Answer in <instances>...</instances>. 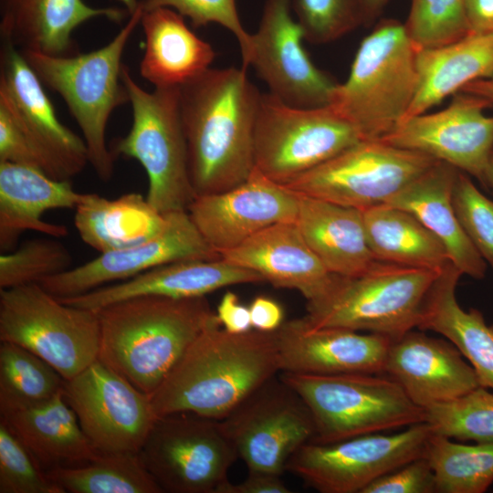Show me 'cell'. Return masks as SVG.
Here are the masks:
<instances>
[{"label":"cell","mask_w":493,"mask_h":493,"mask_svg":"<svg viewBox=\"0 0 493 493\" xmlns=\"http://www.w3.org/2000/svg\"><path fill=\"white\" fill-rule=\"evenodd\" d=\"M484 185L489 187L493 192V148L489 153L486 167Z\"/></svg>","instance_id":"obj_53"},{"label":"cell","mask_w":493,"mask_h":493,"mask_svg":"<svg viewBox=\"0 0 493 493\" xmlns=\"http://www.w3.org/2000/svg\"><path fill=\"white\" fill-rule=\"evenodd\" d=\"M63 493H163L139 453H99L79 466L47 471Z\"/></svg>","instance_id":"obj_35"},{"label":"cell","mask_w":493,"mask_h":493,"mask_svg":"<svg viewBox=\"0 0 493 493\" xmlns=\"http://www.w3.org/2000/svg\"><path fill=\"white\" fill-rule=\"evenodd\" d=\"M205 240L219 253L278 223H294L298 195L256 169L226 191L196 196L187 209Z\"/></svg>","instance_id":"obj_20"},{"label":"cell","mask_w":493,"mask_h":493,"mask_svg":"<svg viewBox=\"0 0 493 493\" xmlns=\"http://www.w3.org/2000/svg\"><path fill=\"white\" fill-rule=\"evenodd\" d=\"M261 94L235 67L209 68L179 88L180 116L195 197L234 188L255 170Z\"/></svg>","instance_id":"obj_1"},{"label":"cell","mask_w":493,"mask_h":493,"mask_svg":"<svg viewBox=\"0 0 493 493\" xmlns=\"http://www.w3.org/2000/svg\"><path fill=\"white\" fill-rule=\"evenodd\" d=\"M219 421L248 470L280 476L291 456L316 434L309 406L280 372Z\"/></svg>","instance_id":"obj_13"},{"label":"cell","mask_w":493,"mask_h":493,"mask_svg":"<svg viewBox=\"0 0 493 493\" xmlns=\"http://www.w3.org/2000/svg\"><path fill=\"white\" fill-rule=\"evenodd\" d=\"M391 0H361L364 24H371L383 12L386 5Z\"/></svg>","instance_id":"obj_52"},{"label":"cell","mask_w":493,"mask_h":493,"mask_svg":"<svg viewBox=\"0 0 493 493\" xmlns=\"http://www.w3.org/2000/svg\"><path fill=\"white\" fill-rule=\"evenodd\" d=\"M462 273L452 264L440 271L425 299L417 326L454 344L473 367L480 386L493 392V325L477 309L465 310L456 288Z\"/></svg>","instance_id":"obj_30"},{"label":"cell","mask_w":493,"mask_h":493,"mask_svg":"<svg viewBox=\"0 0 493 493\" xmlns=\"http://www.w3.org/2000/svg\"><path fill=\"white\" fill-rule=\"evenodd\" d=\"M297 195L295 223L330 274L358 275L376 261L367 242L362 210L305 194Z\"/></svg>","instance_id":"obj_28"},{"label":"cell","mask_w":493,"mask_h":493,"mask_svg":"<svg viewBox=\"0 0 493 493\" xmlns=\"http://www.w3.org/2000/svg\"><path fill=\"white\" fill-rule=\"evenodd\" d=\"M302 39L303 31L292 16L291 0H267L258 28L252 34L249 66L269 93L288 105H329L339 83L315 66Z\"/></svg>","instance_id":"obj_16"},{"label":"cell","mask_w":493,"mask_h":493,"mask_svg":"<svg viewBox=\"0 0 493 493\" xmlns=\"http://www.w3.org/2000/svg\"><path fill=\"white\" fill-rule=\"evenodd\" d=\"M0 162L33 167L47 174L40 153L3 105H0Z\"/></svg>","instance_id":"obj_46"},{"label":"cell","mask_w":493,"mask_h":493,"mask_svg":"<svg viewBox=\"0 0 493 493\" xmlns=\"http://www.w3.org/2000/svg\"><path fill=\"white\" fill-rule=\"evenodd\" d=\"M84 194L69 180L54 179L38 169L0 162V248L14 249L20 236L33 230L56 238L68 235L63 225L43 220L54 209H75Z\"/></svg>","instance_id":"obj_26"},{"label":"cell","mask_w":493,"mask_h":493,"mask_svg":"<svg viewBox=\"0 0 493 493\" xmlns=\"http://www.w3.org/2000/svg\"><path fill=\"white\" fill-rule=\"evenodd\" d=\"M248 307L254 330L273 332L284 322L282 307L268 297L257 296Z\"/></svg>","instance_id":"obj_49"},{"label":"cell","mask_w":493,"mask_h":493,"mask_svg":"<svg viewBox=\"0 0 493 493\" xmlns=\"http://www.w3.org/2000/svg\"><path fill=\"white\" fill-rule=\"evenodd\" d=\"M404 26L417 49L444 46L470 34L465 0H412Z\"/></svg>","instance_id":"obj_40"},{"label":"cell","mask_w":493,"mask_h":493,"mask_svg":"<svg viewBox=\"0 0 493 493\" xmlns=\"http://www.w3.org/2000/svg\"><path fill=\"white\" fill-rule=\"evenodd\" d=\"M145 37L141 76L154 88H180L210 68L213 47L197 37L173 9L143 10Z\"/></svg>","instance_id":"obj_29"},{"label":"cell","mask_w":493,"mask_h":493,"mask_svg":"<svg viewBox=\"0 0 493 493\" xmlns=\"http://www.w3.org/2000/svg\"><path fill=\"white\" fill-rule=\"evenodd\" d=\"M220 254L205 240L188 211L169 214L167 226L154 237L44 278L40 284L58 299L83 295L110 282L126 280L156 267L187 259H215Z\"/></svg>","instance_id":"obj_19"},{"label":"cell","mask_w":493,"mask_h":493,"mask_svg":"<svg viewBox=\"0 0 493 493\" xmlns=\"http://www.w3.org/2000/svg\"><path fill=\"white\" fill-rule=\"evenodd\" d=\"M219 254L228 262L256 271L274 287L298 290L307 301L320 297L333 278L295 222L272 225Z\"/></svg>","instance_id":"obj_24"},{"label":"cell","mask_w":493,"mask_h":493,"mask_svg":"<svg viewBox=\"0 0 493 493\" xmlns=\"http://www.w3.org/2000/svg\"><path fill=\"white\" fill-rule=\"evenodd\" d=\"M362 140L330 104L295 107L262 93L254 132L255 169L285 185Z\"/></svg>","instance_id":"obj_10"},{"label":"cell","mask_w":493,"mask_h":493,"mask_svg":"<svg viewBox=\"0 0 493 493\" xmlns=\"http://www.w3.org/2000/svg\"><path fill=\"white\" fill-rule=\"evenodd\" d=\"M436 162L381 140H362L283 186L362 211L387 203Z\"/></svg>","instance_id":"obj_12"},{"label":"cell","mask_w":493,"mask_h":493,"mask_svg":"<svg viewBox=\"0 0 493 493\" xmlns=\"http://www.w3.org/2000/svg\"><path fill=\"white\" fill-rule=\"evenodd\" d=\"M425 457L437 493H483L493 484V441L463 445L433 433Z\"/></svg>","instance_id":"obj_37"},{"label":"cell","mask_w":493,"mask_h":493,"mask_svg":"<svg viewBox=\"0 0 493 493\" xmlns=\"http://www.w3.org/2000/svg\"><path fill=\"white\" fill-rule=\"evenodd\" d=\"M65 379L48 362L12 342L0 344V415L45 403L62 392Z\"/></svg>","instance_id":"obj_36"},{"label":"cell","mask_w":493,"mask_h":493,"mask_svg":"<svg viewBox=\"0 0 493 493\" xmlns=\"http://www.w3.org/2000/svg\"><path fill=\"white\" fill-rule=\"evenodd\" d=\"M143 10L167 7L188 17L194 27L215 23L230 31L237 40L242 68H247L252 53V34L243 26L236 0H142Z\"/></svg>","instance_id":"obj_44"},{"label":"cell","mask_w":493,"mask_h":493,"mask_svg":"<svg viewBox=\"0 0 493 493\" xmlns=\"http://www.w3.org/2000/svg\"><path fill=\"white\" fill-rule=\"evenodd\" d=\"M302 397L315 423L313 443L328 444L425 422L414 404L386 374L311 375L281 372Z\"/></svg>","instance_id":"obj_7"},{"label":"cell","mask_w":493,"mask_h":493,"mask_svg":"<svg viewBox=\"0 0 493 493\" xmlns=\"http://www.w3.org/2000/svg\"><path fill=\"white\" fill-rule=\"evenodd\" d=\"M417 47L404 24L382 20L361 42L330 105L362 140H382L404 120L415 96Z\"/></svg>","instance_id":"obj_4"},{"label":"cell","mask_w":493,"mask_h":493,"mask_svg":"<svg viewBox=\"0 0 493 493\" xmlns=\"http://www.w3.org/2000/svg\"><path fill=\"white\" fill-rule=\"evenodd\" d=\"M0 341L28 350L68 381L98 359V312L64 303L38 283L1 288Z\"/></svg>","instance_id":"obj_9"},{"label":"cell","mask_w":493,"mask_h":493,"mask_svg":"<svg viewBox=\"0 0 493 493\" xmlns=\"http://www.w3.org/2000/svg\"><path fill=\"white\" fill-rule=\"evenodd\" d=\"M362 493H436L435 477L424 456L380 477Z\"/></svg>","instance_id":"obj_45"},{"label":"cell","mask_w":493,"mask_h":493,"mask_svg":"<svg viewBox=\"0 0 493 493\" xmlns=\"http://www.w3.org/2000/svg\"><path fill=\"white\" fill-rule=\"evenodd\" d=\"M276 336L281 372L311 375L384 374L392 341L376 333L313 328L303 318L284 321Z\"/></svg>","instance_id":"obj_21"},{"label":"cell","mask_w":493,"mask_h":493,"mask_svg":"<svg viewBox=\"0 0 493 493\" xmlns=\"http://www.w3.org/2000/svg\"><path fill=\"white\" fill-rule=\"evenodd\" d=\"M439 273L376 260L358 275H333L327 290L307 301L302 318L313 328H343L393 340L417 329Z\"/></svg>","instance_id":"obj_6"},{"label":"cell","mask_w":493,"mask_h":493,"mask_svg":"<svg viewBox=\"0 0 493 493\" xmlns=\"http://www.w3.org/2000/svg\"><path fill=\"white\" fill-rule=\"evenodd\" d=\"M0 62V105L35 145L47 174L69 180L79 173L89 163L86 143L58 120L43 83L22 52L3 42Z\"/></svg>","instance_id":"obj_18"},{"label":"cell","mask_w":493,"mask_h":493,"mask_svg":"<svg viewBox=\"0 0 493 493\" xmlns=\"http://www.w3.org/2000/svg\"><path fill=\"white\" fill-rule=\"evenodd\" d=\"M62 394L99 453H139L157 418L151 395L99 359L65 381Z\"/></svg>","instance_id":"obj_15"},{"label":"cell","mask_w":493,"mask_h":493,"mask_svg":"<svg viewBox=\"0 0 493 493\" xmlns=\"http://www.w3.org/2000/svg\"><path fill=\"white\" fill-rule=\"evenodd\" d=\"M416 66L417 89L404 121L427 112L470 82L493 77V33H470L444 46L417 49Z\"/></svg>","instance_id":"obj_32"},{"label":"cell","mask_w":493,"mask_h":493,"mask_svg":"<svg viewBox=\"0 0 493 493\" xmlns=\"http://www.w3.org/2000/svg\"><path fill=\"white\" fill-rule=\"evenodd\" d=\"M280 372L276 331L231 333L216 319L151 395L152 404L157 417L187 412L222 420Z\"/></svg>","instance_id":"obj_2"},{"label":"cell","mask_w":493,"mask_h":493,"mask_svg":"<svg viewBox=\"0 0 493 493\" xmlns=\"http://www.w3.org/2000/svg\"><path fill=\"white\" fill-rule=\"evenodd\" d=\"M0 14L3 42L51 56L77 54L72 33L86 21L102 16L120 23L129 15L123 7H93L83 0H0Z\"/></svg>","instance_id":"obj_25"},{"label":"cell","mask_w":493,"mask_h":493,"mask_svg":"<svg viewBox=\"0 0 493 493\" xmlns=\"http://www.w3.org/2000/svg\"><path fill=\"white\" fill-rule=\"evenodd\" d=\"M72 256L56 237L33 238L0 256V288L39 283L69 269Z\"/></svg>","instance_id":"obj_39"},{"label":"cell","mask_w":493,"mask_h":493,"mask_svg":"<svg viewBox=\"0 0 493 493\" xmlns=\"http://www.w3.org/2000/svg\"><path fill=\"white\" fill-rule=\"evenodd\" d=\"M139 455L163 493H216L238 458L219 420L187 412L157 417Z\"/></svg>","instance_id":"obj_11"},{"label":"cell","mask_w":493,"mask_h":493,"mask_svg":"<svg viewBox=\"0 0 493 493\" xmlns=\"http://www.w3.org/2000/svg\"><path fill=\"white\" fill-rule=\"evenodd\" d=\"M435 435L460 441H493V392L479 386L446 404L425 409Z\"/></svg>","instance_id":"obj_38"},{"label":"cell","mask_w":493,"mask_h":493,"mask_svg":"<svg viewBox=\"0 0 493 493\" xmlns=\"http://www.w3.org/2000/svg\"><path fill=\"white\" fill-rule=\"evenodd\" d=\"M97 312L100 326L98 359L149 395L217 319L205 297L139 296Z\"/></svg>","instance_id":"obj_3"},{"label":"cell","mask_w":493,"mask_h":493,"mask_svg":"<svg viewBox=\"0 0 493 493\" xmlns=\"http://www.w3.org/2000/svg\"><path fill=\"white\" fill-rule=\"evenodd\" d=\"M263 282H266L265 279L256 271L222 257L187 259L156 267L131 278L100 287L80 296L59 299L72 306L98 310L133 297H205L227 286Z\"/></svg>","instance_id":"obj_23"},{"label":"cell","mask_w":493,"mask_h":493,"mask_svg":"<svg viewBox=\"0 0 493 493\" xmlns=\"http://www.w3.org/2000/svg\"><path fill=\"white\" fill-rule=\"evenodd\" d=\"M453 205L465 233L493 269V201L477 188L467 173L458 171Z\"/></svg>","instance_id":"obj_43"},{"label":"cell","mask_w":493,"mask_h":493,"mask_svg":"<svg viewBox=\"0 0 493 493\" xmlns=\"http://www.w3.org/2000/svg\"><path fill=\"white\" fill-rule=\"evenodd\" d=\"M362 217L376 260L435 271L451 263L442 243L412 214L382 204L362 210Z\"/></svg>","instance_id":"obj_34"},{"label":"cell","mask_w":493,"mask_h":493,"mask_svg":"<svg viewBox=\"0 0 493 493\" xmlns=\"http://www.w3.org/2000/svg\"><path fill=\"white\" fill-rule=\"evenodd\" d=\"M304 39L314 44L334 41L364 24L361 0H291Z\"/></svg>","instance_id":"obj_41"},{"label":"cell","mask_w":493,"mask_h":493,"mask_svg":"<svg viewBox=\"0 0 493 493\" xmlns=\"http://www.w3.org/2000/svg\"><path fill=\"white\" fill-rule=\"evenodd\" d=\"M142 13L141 4L107 45L89 53L51 56L21 51L41 82L66 102L82 132L89 162L104 182L114 173L115 155L106 144L109 118L117 107L129 102L121 58Z\"/></svg>","instance_id":"obj_5"},{"label":"cell","mask_w":493,"mask_h":493,"mask_svg":"<svg viewBox=\"0 0 493 493\" xmlns=\"http://www.w3.org/2000/svg\"><path fill=\"white\" fill-rule=\"evenodd\" d=\"M280 475L248 470L247 477L238 484L229 480L222 484L216 493H290Z\"/></svg>","instance_id":"obj_47"},{"label":"cell","mask_w":493,"mask_h":493,"mask_svg":"<svg viewBox=\"0 0 493 493\" xmlns=\"http://www.w3.org/2000/svg\"><path fill=\"white\" fill-rule=\"evenodd\" d=\"M470 33H493V0H465Z\"/></svg>","instance_id":"obj_50"},{"label":"cell","mask_w":493,"mask_h":493,"mask_svg":"<svg viewBox=\"0 0 493 493\" xmlns=\"http://www.w3.org/2000/svg\"><path fill=\"white\" fill-rule=\"evenodd\" d=\"M163 214L138 193L110 200L98 194H84L75 208L74 225L84 243L100 253L143 243L167 226Z\"/></svg>","instance_id":"obj_33"},{"label":"cell","mask_w":493,"mask_h":493,"mask_svg":"<svg viewBox=\"0 0 493 493\" xmlns=\"http://www.w3.org/2000/svg\"><path fill=\"white\" fill-rule=\"evenodd\" d=\"M384 374L423 409L454 401L480 386L473 367L454 344L414 330L392 340Z\"/></svg>","instance_id":"obj_22"},{"label":"cell","mask_w":493,"mask_h":493,"mask_svg":"<svg viewBox=\"0 0 493 493\" xmlns=\"http://www.w3.org/2000/svg\"><path fill=\"white\" fill-rule=\"evenodd\" d=\"M122 5L123 8L126 9V11L129 13V15H132L140 6H141V1L139 0H119Z\"/></svg>","instance_id":"obj_54"},{"label":"cell","mask_w":493,"mask_h":493,"mask_svg":"<svg viewBox=\"0 0 493 493\" xmlns=\"http://www.w3.org/2000/svg\"><path fill=\"white\" fill-rule=\"evenodd\" d=\"M461 91L482 97L493 103V77L470 82Z\"/></svg>","instance_id":"obj_51"},{"label":"cell","mask_w":493,"mask_h":493,"mask_svg":"<svg viewBox=\"0 0 493 493\" xmlns=\"http://www.w3.org/2000/svg\"><path fill=\"white\" fill-rule=\"evenodd\" d=\"M458 171L437 161L385 204L412 214L442 243L462 275L481 279L487 263L465 233L453 205Z\"/></svg>","instance_id":"obj_27"},{"label":"cell","mask_w":493,"mask_h":493,"mask_svg":"<svg viewBox=\"0 0 493 493\" xmlns=\"http://www.w3.org/2000/svg\"><path fill=\"white\" fill-rule=\"evenodd\" d=\"M132 110L130 131L112 153L138 161L148 177L147 200L163 214L187 211L195 198L179 110V88L143 89L123 65Z\"/></svg>","instance_id":"obj_8"},{"label":"cell","mask_w":493,"mask_h":493,"mask_svg":"<svg viewBox=\"0 0 493 493\" xmlns=\"http://www.w3.org/2000/svg\"><path fill=\"white\" fill-rule=\"evenodd\" d=\"M0 421L46 472L83 465L99 455L62 392L36 406L1 415Z\"/></svg>","instance_id":"obj_31"},{"label":"cell","mask_w":493,"mask_h":493,"mask_svg":"<svg viewBox=\"0 0 493 493\" xmlns=\"http://www.w3.org/2000/svg\"><path fill=\"white\" fill-rule=\"evenodd\" d=\"M215 314L221 326L228 332L244 333L253 329L249 307L242 304L232 291L223 295Z\"/></svg>","instance_id":"obj_48"},{"label":"cell","mask_w":493,"mask_h":493,"mask_svg":"<svg viewBox=\"0 0 493 493\" xmlns=\"http://www.w3.org/2000/svg\"><path fill=\"white\" fill-rule=\"evenodd\" d=\"M453 96L446 109L411 117L381 141L446 163L484 185L493 148V116L485 111L493 103L463 91Z\"/></svg>","instance_id":"obj_17"},{"label":"cell","mask_w":493,"mask_h":493,"mask_svg":"<svg viewBox=\"0 0 493 493\" xmlns=\"http://www.w3.org/2000/svg\"><path fill=\"white\" fill-rule=\"evenodd\" d=\"M0 493H63L2 421Z\"/></svg>","instance_id":"obj_42"},{"label":"cell","mask_w":493,"mask_h":493,"mask_svg":"<svg viewBox=\"0 0 493 493\" xmlns=\"http://www.w3.org/2000/svg\"><path fill=\"white\" fill-rule=\"evenodd\" d=\"M432 429L425 422L393 435L369 434L300 446L286 470L320 493H362L380 477L424 457Z\"/></svg>","instance_id":"obj_14"}]
</instances>
